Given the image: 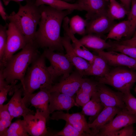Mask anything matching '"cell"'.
I'll return each mask as SVG.
<instances>
[{
	"label": "cell",
	"mask_w": 136,
	"mask_h": 136,
	"mask_svg": "<svg viewBox=\"0 0 136 136\" xmlns=\"http://www.w3.org/2000/svg\"><path fill=\"white\" fill-rule=\"evenodd\" d=\"M98 83L90 79L83 78L79 90L92 96L97 92Z\"/></svg>",
	"instance_id": "cell-33"
},
{
	"label": "cell",
	"mask_w": 136,
	"mask_h": 136,
	"mask_svg": "<svg viewBox=\"0 0 136 136\" xmlns=\"http://www.w3.org/2000/svg\"><path fill=\"white\" fill-rule=\"evenodd\" d=\"M27 131L32 136H50V132L46 126V118L38 109L35 114H29L23 117Z\"/></svg>",
	"instance_id": "cell-10"
},
{
	"label": "cell",
	"mask_w": 136,
	"mask_h": 136,
	"mask_svg": "<svg viewBox=\"0 0 136 136\" xmlns=\"http://www.w3.org/2000/svg\"><path fill=\"white\" fill-rule=\"evenodd\" d=\"M130 25L128 20L115 24L108 33L106 39L119 41L124 37L130 36Z\"/></svg>",
	"instance_id": "cell-26"
},
{
	"label": "cell",
	"mask_w": 136,
	"mask_h": 136,
	"mask_svg": "<svg viewBox=\"0 0 136 136\" xmlns=\"http://www.w3.org/2000/svg\"><path fill=\"white\" fill-rule=\"evenodd\" d=\"M97 93L101 102L104 107H115L122 109H126L123 100V93L119 91H114L105 84L99 82Z\"/></svg>",
	"instance_id": "cell-12"
},
{
	"label": "cell",
	"mask_w": 136,
	"mask_h": 136,
	"mask_svg": "<svg viewBox=\"0 0 136 136\" xmlns=\"http://www.w3.org/2000/svg\"><path fill=\"white\" fill-rule=\"evenodd\" d=\"M133 124L126 126L121 129L111 134L110 136H136Z\"/></svg>",
	"instance_id": "cell-37"
},
{
	"label": "cell",
	"mask_w": 136,
	"mask_h": 136,
	"mask_svg": "<svg viewBox=\"0 0 136 136\" xmlns=\"http://www.w3.org/2000/svg\"><path fill=\"white\" fill-rule=\"evenodd\" d=\"M106 0V1L108 2H109V0Z\"/></svg>",
	"instance_id": "cell-48"
},
{
	"label": "cell",
	"mask_w": 136,
	"mask_h": 136,
	"mask_svg": "<svg viewBox=\"0 0 136 136\" xmlns=\"http://www.w3.org/2000/svg\"><path fill=\"white\" fill-rule=\"evenodd\" d=\"M35 4L38 6L47 5L59 10L86 11L85 6L80 3L71 4L62 0H35Z\"/></svg>",
	"instance_id": "cell-24"
},
{
	"label": "cell",
	"mask_w": 136,
	"mask_h": 136,
	"mask_svg": "<svg viewBox=\"0 0 136 136\" xmlns=\"http://www.w3.org/2000/svg\"><path fill=\"white\" fill-rule=\"evenodd\" d=\"M8 24L0 26V62L2 61L5 53L7 42Z\"/></svg>",
	"instance_id": "cell-34"
},
{
	"label": "cell",
	"mask_w": 136,
	"mask_h": 136,
	"mask_svg": "<svg viewBox=\"0 0 136 136\" xmlns=\"http://www.w3.org/2000/svg\"><path fill=\"white\" fill-rule=\"evenodd\" d=\"M24 120H18L12 123L1 136H28Z\"/></svg>",
	"instance_id": "cell-28"
},
{
	"label": "cell",
	"mask_w": 136,
	"mask_h": 136,
	"mask_svg": "<svg viewBox=\"0 0 136 136\" xmlns=\"http://www.w3.org/2000/svg\"><path fill=\"white\" fill-rule=\"evenodd\" d=\"M0 14L3 20L5 21L7 20V15L1 0H0Z\"/></svg>",
	"instance_id": "cell-41"
},
{
	"label": "cell",
	"mask_w": 136,
	"mask_h": 136,
	"mask_svg": "<svg viewBox=\"0 0 136 136\" xmlns=\"http://www.w3.org/2000/svg\"><path fill=\"white\" fill-rule=\"evenodd\" d=\"M122 109L115 107H105L96 118L88 123L93 136H96L100 129L111 122Z\"/></svg>",
	"instance_id": "cell-19"
},
{
	"label": "cell",
	"mask_w": 136,
	"mask_h": 136,
	"mask_svg": "<svg viewBox=\"0 0 136 136\" xmlns=\"http://www.w3.org/2000/svg\"><path fill=\"white\" fill-rule=\"evenodd\" d=\"M24 0H3V1L4 4L5 6H7L11 1H13L19 3Z\"/></svg>",
	"instance_id": "cell-43"
},
{
	"label": "cell",
	"mask_w": 136,
	"mask_h": 136,
	"mask_svg": "<svg viewBox=\"0 0 136 136\" xmlns=\"http://www.w3.org/2000/svg\"><path fill=\"white\" fill-rule=\"evenodd\" d=\"M86 7L87 20L107 12L109 2L105 0H78Z\"/></svg>",
	"instance_id": "cell-21"
},
{
	"label": "cell",
	"mask_w": 136,
	"mask_h": 136,
	"mask_svg": "<svg viewBox=\"0 0 136 136\" xmlns=\"http://www.w3.org/2000/svg\"><path fill=\"white\" fill-rule=\"evenodd\" d=\"M7 42L5 55L0 62L3 67L8 60L17 51L23 49L27 42L25 37L12 23L8 24Z\"/></svg>",
	"instance_id": "cell-7"
},
{
	"label": "cell",
	"mask_w": 136,
	"mask_h": 136,
	"mask_svg": "<svg viewBox=\"0 0 136 136\" xmlns=\"http://www.w3.org/2000/svg\"><path fill=\"white\" fill-rule=\"evenodd\" d=\"M83 78L77 70L71 73L67 78L53 85L48 89L50 93L58 92L73 97L80 89Z\"/></svg>",
	"instance_id": "cell-11"
},
{
	"label": "cell",
	"mask_w": 136,
	"mask_h": 136,
	"mask_svg": "<svg viewBox=\"0 0 136 136\" xmlns=\"http://www.w3.org/2000/svg\"><path fill=\"white\" fill-rule=\"evenodd\" d=\"M46 58L43 53L41 54L28 67L21 83L24 94L33 93L41 88L49 89L53 85V80L46 65Z\"/></svg>",
	"instance_id": "cell-4"
},
{
	"label": "cell",
	"mask_w": 136,
	"mask_h": 136,
	"mask_svg": "<svg viewBox=\"0 0 136 136\" xmlns=\"http://www.w3.org/2000/svg\"><path fill=\"white\" fill-rule=\"evenodd\" d=\"M105 60L101 56L95 55L92 63L89 69L84 74V76H92L102 77L110 70L109 66Z\"/></svg>",
	"instance_id": "cell-25"
},
{
	"label": "cell",
	"mask_w": 136,
	"mask_h": 136,
	"mask_svg": "<svg viewBox=\"0 0 136 136\" xmlns=\"http://www.w3.org/2000/svg\"><path fill=\"white\" fill-rule=\"evenodd\" d=\"M39 48L34 42L27 43L2 66L4 77L8 84H13L18 80L22 83L29 66L41 54Z\"/></svg>",
	"instance_id": "cell-2"
},
{
	"label": "cell",
	"mask_w": 136,
	"mask_h": 136,
	"mask_svg": "<svg viewBox=\"0 0 136 136\" xmlns=\"http://www.w3.org/2000/svg\"><path fill=\"white\" fill-rule=\"evenodd\" d=\"M120 43L136 47V39L132 38L130 39L123 41Z\"/></svg>",
	"instance_id": "cell-40"
},
{
	"label": "cell",
	"mask_w": 136,
	"mask_h": 136,
	"mask_svg": "<svg viewBox=\"0 0 136 136\" xmlns=\"http://www.w3.org/2000/svg\"><path fill=\"white\" fill-rule=\"evenodd\" d=\"M51 114L50 119L56 121L64 120L70 124L79 131L86 132L93 136L85 115L81 113L70 114L65 113L63 111H57Z\"/></svg>",
	"instance_id": "cell-14"
},
{
	"label": "cell",
	"mask_w": 136,
	"mask_h": 136,
	"mask_svg": "<svg viewBox=\"0 0 136 136\" xmlns=\"http://www.w3.org/2000/svg\"><path fill=\"white\" fill-rule=\"evenodd\" d=\"M132 38L134 39H136V28L135 30L134 36Z\"/></svg>",
	"instance_id": "cell-44"
},
{
	"label": "cell",
	"mask_w": 136,
	"mask_h": 136,
	"mask_svg": "<svg viewBox=\"0 0 136 136\" xmlns=\"http://www.w3.org/2000/svg\"><path fill=\"white\" fill-rule=\"evenodd\" d=\"M133 69L134 70H136V64L135 65L134 67L133 68Z\"/></svg>",
	"instance_id": "cell-46"
},
{
	"label": "cell",
	"mask_w": 136,
	"mask_h": 136,
	"mask_svg": "<svg viewBox=\"0 0 136 136\" xmlns=\"http://www.w3.org/2000/svg\"><path fill=\"white\" fill-rule=\"evenodd\" d=\"M70 20V19L67 16L63 20L62 25L64 33L69 37L72 42V45L75 52L79 56L87 60L91 64L94 60L95 55L84 46L71 31L69 26Z\"/></svg>",
	"instance_id": "cell-20"
},
{
	"label": "cell",
	"mask_w": 136,
	"mask_h": 136,
	"mask_svg": "<svg viewBox=\"0 0 136 136\" xmlns=\"http://www.w3.org/2000/svg\"><path fill=\"white\" fill-rule=\"evenodd\" d=\"M111 51L124 54L130 57L136 59V47L121 43H111Z\"/></svg>",
	"instance_id": "cell-32"
},
{
	"label": "cell",
	"mask_w": 136,
	"mask_h": 136,
	"mask_svg": "<svg viewBox=\"0 0 136 136\" xmlns=\"http://www.w3.org/2000/svg\"><path fill=\"white\" fill-rule=\"evenodd\" d=\"M50 136H91L85 132L80 131L70 124L66 122L65 126L61 131L51 133Z\"/></svg>",
	"instance_id": "cell-31"
},
{
	"label": "cell",
	"mask_w": 136,
	"mask_h": 136,
	"mask_svg": "<svg viewBox=\"0 0 136 136\" xmlns=\"http://www.w3.org/2000/svg\"><path fill=\"white\" fill-rule=\"evenodd\" d=\"M43 53L50 63L48 67L53 81L57 77L62 76L61 80L68 77L72 72L74 66L63 52L55 51L45 49Z\"/></svg>",
	"instance_id": "cell-6"
},
{
	"label": "cell",
	"mask_w": 136,
	"mask_h": 136,
	"mask_svg": "<svg viewBox=\"0 0 136 136\" xmlns=\"http://www.w3.org/2000/svg\"><path fill=\"white\" fill-rule=\"evenodd\" d=\"M134 123H136V115L126 108L122 109L111 122L100 129L96 136H110L124 127Z\"/></svg>",
	"instance_id": "cell-8"
},
{
	"label": "cell",
	"mask_w": 136,
	"mask_h": 136,
	"mask_svg": "<svg viewBox=\"0 0 136 136\" xmlns=\"http://www.w3.org/2000/svg\"><path fill=\"white\" fill-rule=\"evenodd\" d=\"M62 41L63 47L66 51V56L83 77L84 73L89 68L90 63L79 56L75 52L70 38L65 33L63 36L62 37Z\"/></svg>",
	"instance_id": "cell-16"
},
{
	"label": "cell",
	"mask_w": 136,
	"mask_h": 136,
	"mask_svg": "<svg viewBox=\"0 0 136 136\" xmlns=\"http://www.w3.org/2000/svg\"><path fill=\"white\" fill-rule=\"evenodd\" d=\"M13 91V95L8 103V111L12 116L14 118L29 114H35L33 111L27 108L23 101L21 95L23 89L21 83L15 86Z\"/></svg>",
	"instance_id": "cell-13"
},
{
	"label": "cell",
	"mask_w": 136,
	"mask_h": 136,
	"mask_svg": "<svg viewBox=\"0 0 136 136\" xmlns=\"http://www.w3.org/2000/svg\"><path fill=\"white\" fill-rule=\"evenodd\" d=\"M106 61L109 65L114 66H125L132 69L136 64V59L124 54L111 51H95Z\"/></svg>",
	"instance_id": "cell-18"
},
{
	"label": "cell",
	"mask_w": 136,
	"mask_h": 136,
	"mask_svg": "<svg viewBox=\"0 0 136 136\" xmlns=\"http://www.w3.org/2000/svg\"><path fill=\"white\" fill-rule=\"evenodd\" d=\"M79 40L88 49H91L95 52L111 49L112 47L111 43L107 42L100 36L94 34H86Z\"/></svg>",
	"instance_id": "cell-22"
},
{
	"label": "cell",
	"mask_w": 136,
	"mask_h": 136,
	"mask_svg": "<svg viewBox=\"0 0 136 136\" xmlns=\"http://www.w3.org/2000/svg\"><path fill=\"white\" fill-rule=\"evenodd\" d=\"M105 107L101 102L97 92L92 96L90 100L82 107V114L90 116L89 123H92Z\"/></svg>",
	"instance_id": "cell-23"
},
{
	"label": "cell",
	"mask_w": 136,
	"mask_h": 136,
	"mask_svg": "<svg viewBox=\"0 0 136 136\" xmlns=\"http://www.w3.org/2000/svg\"><path fill=\"white\" fill-rule=\"evenodd\" d=\"M87 23L86 19H84L78 15H75L70 19L69 29L74 35L77 34L84 36L86 34Z\"/></svg>",
	"instance_id": "cell-29"
},
{
	"label": "cell",
	"mask_w": 136,
	"mask_h": 136,
	"mask_svg": "<svg viewBox=\"0 0 136 136\" xmlns=\"http://www.w3.org/2000/svg\"><path fill=\"white\" fill-rule=\"evenodd\" d=\"M121 4L125 7L127 11L129 12L132 0H120Z\"/></svg>",
	"instance_id": "cell-42"
},
{
	"label": "cell",
	"mask_w": 136,
	"mask_h": 136,
	"mask_svg": "<svg viewBox=\"0 0 136 136\" xmlns=\"http://www.w3.org/2000/svg\"><path fill=\"white\" fill-rule=\"evenodd\" d=\"M135 92L136 93V86L135 88Z\"/></svg>",
	"instance_id": "cell-47"
},
{
	"label": "cell",
	"mask_w": 136,
	"mask_h": 136,
	"mask_svg": "<svg viewBox=\"0 0 136 136\" xmlns=\"http://www.w3.org/2000/svg\"><path fill=\"white\" fill-rule=\"evenodd\" d=\"M123 100L126 109L136 115V98L129 91L123 93Z\"/></svg>",
	"instance_id": "cell-35"
},
{
	"label": "cell",
	"mask_w": 136,
	"mask_h": 136,
	"mask_svg": "<svg viewBox=\"0 0 136 136\" xmlns=\"http://www.w3.org/2000/svg\"><path fill=\"white\" fill-rule=\"evenodd\" d=\"M13 119L8 111V103L0 106V136L8 128Z\"/></svg>",
	"instance_id": "cell-30"
},
{
	"label": "cell",
	"mask_w": 136,
	"mask_h": 136,
	"mask_svg": "<svg viewBox=\"0 0 136 136\" xmlns=\"http://www.w3.org/2000/svg\"><path fill=\"white\" fill-rule=\"evenodd\" d=\"M107 13L114 20L122 19L129 13L123 6L116 0H109Z\"/></svg>",
	"instance_id": "cell-27"
},
{
	"label": "cell",
	"mask_w": 136,
	"mask_h": 136,
	"mask_svg": "<svg viewBox=\"0 0 136 136\" xmlns=\"http://www.w3.org/2000/svg\"><path fill=\"white\" fill-rule=\"evenodd\" d=\"M39 6L41 16L34 42L39 48L63 52L61 27L64 18L73 11L59 10L45 5Z\"/></svg>",
	"instance_id": "cell-1"
},
{
	"label": "cell",
	"mask_w": 136,
	"mask_h": 136,
	"mask_svg": "<svg viewBox=\"0 0 136 136\" xmlns=\"http://www.w3.org/2000/svg\"><path fill=\"white\" fill-rule=\"evenodd\" d=\"M17 82L13 84L8 85L1 89H0V106L3 105L4 103L7 100L8 94L11 92L16 85Z\"/></svg>",
	"instance_id": "cell-39"
},
{
	"label": "cell",
	"mask_w": 136,
	"mask_h": 136,
	"mask_svg": "<svg viewBox=\"0 0 136 136\" xmlns=\"http://www.w3.org/2000/svg\"><path fill=\"white\" fill-rule=\"evenodd\" d=\"M131 5V9L127 15V20L130 22V35L136 28V0H132Z\"/></svg>",
	"instance_id": "cell-36"
},
{
	"label": "cell",
	"mask_w": 136,
	"mask_h": 136,
	"mask_svg": "<svg viewBox=\"0 0 136 136\" xmlns=\"http://www.w3.org/2000/svg\"><path fill=\"white\" fill-rule=\"evenodd\" d=\"M50 94V92L48 89L41 88L36 93L24 94L23 101L27 107V105H30L38 109L46 118L47 121L50 117L49 108Z\"/></svg>",
	"instance_id": "cell-9"
},
{
	"label": "cell",
	"mask_w": 136,
	"mask_h": 136,
	"mask_svg": "<svg viewBox=\"0 0 136 136\" xmlns=\"http://www.w3.org/2000/svg\"><path fill=\"white\" fill-rule=\"evenodd\" d=\"M92 96L79 90L76 93V102L79 106L82 107L90 100Z\"/></svg>",
	"instance_id": "cell-38"
},
{
	"label": "cell",
	"mask_w": 136,
	"mask_h": 136,
	"mask_svg": "<svg viewBox=\"0 0 136 136\" xmlns=\"http://www.w3.org/2000/svg\"><path fill=\"white\" fill-rule=\"evenodd\" d=\"M87 21L86 34H92L100 36L109 32L115 24L108 15L107 11Z\"/></svg>",
	"instance_id": "cell-15"
},
{
	"label": "cell",
	"mask_w": 136,
	"mask_h": 136,
	"mask_svg": "<svg viewBox=\"0 0 136 136\" xmlns=\"http://www.w3.org/2000/svg\"><path fill=\"white\" fill-rule=\"evenodd\" d=\"M65 2H69V1H71L72 0H62Z\"/></svg>",
	"instance_id": "cell-45"
},
{
	"label": "cell",
	"mask_w": 136,
	"mask_h": 136,
	"mask_svg": "<svg viewBox=\"0 0 136 136\" xmlns=\"http://www.w3.org/2000/svg\"><path fill=\"white\" fill-rule=\"evenodd\" d=\"M35 0H26L24 6L19 4L18 12H12L7 16V20L13 23L23 34L27 43L34 42L37 27L40 22L41 12Z\"/></svg>",
	"instance_id": "cell-3"
},
{
	"label": "cell",
	"mask_w": 136,
	"mask_h": 136,
	"mask_svg": "<svg viewBox=\"0 0 136 136\" xmlns=\"http://www.w3.org/2000/svg\"><path fill=\"white\" fill-rule=\"evenodd\" d=\"M97 79L99 83L110 85L125 93L130 91L136 82V72L118 67L103 77H97Z\"/></svg>",
	"instance_id": "cell-5"
},
{
	"label": "cell",
	"mask_w": 136,
	"mask_h": 136,
	"mask_svg": "<svg viewBox=\"0 0 136 136\" xmlns=\"http://www.w3.org/2000/svg\"><path fill=\"white\" fill-rule=\"evenodd\" d=\"M49 103L50 114L55 111H68L74 106L79 107L73 97L57 91L50 93Z\"/></svg>",
	"instance_id": "cell-17"
}]
</instances>
